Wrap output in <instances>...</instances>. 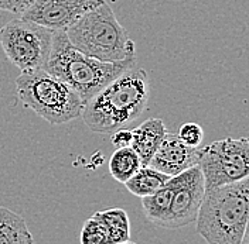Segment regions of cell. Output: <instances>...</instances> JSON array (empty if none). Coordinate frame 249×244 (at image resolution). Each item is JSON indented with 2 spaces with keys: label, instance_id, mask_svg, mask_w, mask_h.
Segmentation results:
<instances>
[{
  "label": "cell",
  "instance_id": "cell-9",
  "mask_svg": "<svg viewBox=\"0 0 249 244\" xmlns=\"http://www.w3.org/2000/svg\"><path fill=\"white\" fill-rule=\"evenodd\" d=\"M105 0H33L23 18L54 31H65Z\"/></svg>",
  "mask_w": 249,
  "mask_h": 244
},
{
  "label": "cell",
  "instance_id": "cell-15",
  "mask_svg": "<svg viewBox=\"0 0 249 244\" xmlns=\"http://www.w3.org/2000/svg\"><path fill=\"white\" fill-rule=\"evenodd\" d=\"M169 175L160 172L156 168L150 165H142L124 185L132 195L143 198L155 194L159 188H161L169 181Z\"/></svg>",
  "mask_w": 249,
  "mask_h": 244
},
{
  "label": "cell",
  "instance_id": "cell-11",
  "mask_svg": "<svg viewBox=\"0 0 249 244\" xmlns=\"http://www.w3.org/2000/svg\"><path fill=\"white\" fill-rule=\"evenodd\" d=\"M167 129L161 119H149L132 130L130 147L139 154L142 165H147Z\"/></svg>",
  "mask_w": 249,
  "mask_h": 244
},
{
  "label": "cell",
  "instance_id": "cell-14",
  "mask_svg": "<svg viewBox=\"0 0 249 244\" xmlns=\"http://www.w3.org/2000/svg\"><path fill=\"white\" fill-rule=\"evenodd\" d=\"M34 239L24 219L7 208H0V244H31Z\"/></svg>",
  "mask_w": 249,
  "mask_h": 244
},
{
  "label": "cell",
  "instance_id": "cell-6",
  "mask_svg": "<svg viewBox=\"0 0 249 244\" xmlns=\"http://www.w3.org/2000/svg\"><path fill=\"white\" fill-rule=\"evenodd\" d=\"M54 30L26 18H16L0 29V46L7 60L21 72L44 69L53 47Z\"/></svg>",
  "mask_w": 249,
  "mask_h": 244
},
{
  "label": "cell",
  "instance_id": "cell-16",
  "mask_svg": "<svg viewBox=\"0 0 249 244\" xmlns=\"http://www.w3.org/2000/svg\"><path fill=\"white\" fill-rule=\"evenodd\" d=\"M142 167L139 154L130 146L119 147L109 158V172L118 182L124 183Z\"/></svg>",
  "mask_w": 249,
  "mask_h": 244
},
{
  "label": "cell",
  "instance_id": "cell-7",
  "mask_svg": "<svg viewBox=\"0 0 249 244\" xmlns=\"http://www.w3.org/2000/svg\"><path fill=\"white\" fill-rule=\"evenodd\" d=\"M205 191L236 182L249 175V140L227 137L198 147V163Z\"/></svg>",
  "mask_w": 249,
  "mask_h": 244
},
{
  "label": "cell",
  "instance_id": "cell-1",
  "mask_svg": "<svg viewBox=\"0 0 249 244\" xmlns=\"http://www.w3.org/2000/svg\"><path fill=\"white\" fill-rule=\"evenodd\" d=\"M147 72L136 65L113 81L84 105L81 117L95 133L110 134L135 122L149 103Z\"/></svg>",
  "mask_w": 249,
  "mask_h": 244
},
{
  "label": "cell",
  "instance_id": "cell-17",
  "mask_svg": "<svg viewBox=\"0 0 249 244\" xmlns=\"http://www.w3.org/2000/svg\"><path fill=\"white\" fill-rule=\"evenodd\" d=\"M79 240L82 244H107L108 233L104 228V225L92 216L84 223Z\"/></svg>",
  "mask_w": 249,
  "mask_h": 244
},
{
  "label": "cell",
  "instance_id": "cell-18",
  "mask_svg": "<svg viewBox=\"0 0 249 244\" xmlns=\"http://www.w3.org/2000/svg\"><path fill=\"white\" fill-rule=\"evenodd\" d=\"M177 136L190 147H200L204 138V130L197 123H186L180 127Z\"/></svg>",
  "mask_w": 249,
  "mask_h": 244
},
{
  "label": "cell",
  "instance_id": "cell-5",
  "mask_svg": "<svg viewBox=\"0 0 249 244\" xmlns=\"http://www.w3.org/2000/svg\"><path fill=\"white\" fill-rule=\"evenodd\" d=\"M23 105L50 124H64L81 116L84 102L67 82L46 69L23 71L16 79Z\"/></svg>",
  "mask_w": 249,
  "mask_h": 244
},
{
  "label": "cell",
  "instance_id": "cell-13",
  "mask_svg": "<svg viewBox=\"0 0 249 244\" xmlns=\"http://www.w3.org/2000/svg\"><path fill=\"white\" fill-rule=\"evenodd\" d=\"M107 230L109 244L132 243L130 239V220L126 211L121 208H110L93 214Z\"/></svg>",
  "mask_w": 249,
  "mask_h": 244
},
{
  "label": "cell",
  "instance_id": "cell-20",
  "mask_svg": "<svg viewBox=\"0 0 249 244\" xmlns=\"http://www.w3.org/2000/svg\"><path fill=\"white\" fill-rule=\"evenodd\" d=\"M110 134H112L110 141H112V144L116 148H119V147H127L132 143V130H129V129L121 127V129L115 130Z\"/></svg>",
  "mask_w": 249,
  "mask_h": 244
},
{
  "label": "cell",
  "instance_id": "cell-12",
  "mask_svg": "<svg viewBox=\"0 0 249 244\" xmlns=\"http://www.w3.org/2000/svg\"><path fill=\"white\" fill-rule=\"evenodd\" d=\"M176 175L170 177L169 181L164 183L161 188H159L155 194L143 196L142 199V206L143 212L146 214L147 220L155 225L156 228L166 229V223L169 219V211H170L171 199L176 189Z\"/></svg>",
  "mask_w": 249,
  "mask_h": 244
},
{
  "label": "cell",
  "instance_id": "cell-8",
  "mask_svg": "<svg viewBox=\"0 0 249 244\" xmlns=\"http://www.w3.org/2000/svg\"><path fill=\"white\" fill-rule=\"evenodd\" d=\"M176 189L171 199L166 229L176 230L194 223L205 194L204 178L198 165L176 175Z\"/></svg>",
  "mask_w": 249,
  "mask_h": 244
},
{
  "label": "cell",
  "instance_id": "cell-19",
  "mask_svg": "<svg viewBox=\"0 0 249 244\" xmlns=\"http://www.w3.org/2000/svg\"><path fill=\"white\" fill-rule=\"evenodd\" d=\"M31 3L33 0H0V10L21 16L29 9Z\"/></svg>",
  "mask_w": 249,
  "mask_h": 244
},
{
  "label": "cell",
  "instance_id": "cell-4",
  "mask_svg": "<svg viewBox=\"0 0 249 244\" xmlns=\"http://www.w3.org/2000/svg\"><path fill=\"white\" fill-rule=\"evenodd\" d=\"M65 35L81 52L98 61H122L136 55L135 43L107 1L70 26Z\"/></svg>",
  "mask_w": 249,
  "mask_h": 244
},
{
  "label": "cell",
  "instance_id": "cell-10",
  "mask_svg": "<svg viewBox=\"0 0 249 244\" xmlns=\"http://www.w3.org/2000/svg\"><path fill=\"white\" fill-rule=\"evenodd\" d=\"M197 163L198 147H190L184 144L177 134L166 131L147 165L159 169L169 177H174L197 165Z\"/></svg>",
  "mask_w": 249,
  "mask_h": 244
},
{
  "label": "cell",
  "instance_id": "cell-2",
  "mask_svg": "<svg viewBox=\"0 0 249 244\" xmlns=\"http://www.w3.org/2000/svg\"><path fill=\"white\" fill-rule=\"evenodd\" d=\"M249 222V177L205 191L197 231L208 244H242Z\"/></svg>",
  "mask_w": 249,
  "mask_h": 244
},
{
  "label": "cell",
  "instance_id": "cell-3",
  "mask_svg": "<svg viewBox=\"0 0 249 244\" xmlns=\"http://www.w3.org/2000/svg\"><path fill=\"white\" fill-rule=\"evenodd\" d=\"M138 64L136 55L122 61L102 62L85 55L72 46L65 31H54L53 47L46 65L47 72L67 82L87 103L93 95L105 88L124 71Z\"/></svg>",
  "mask_w": 249,
  "mask_h": 244
}]
</instances>
